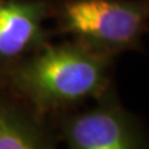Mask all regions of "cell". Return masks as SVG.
Instances as JSON below:
<instances>
[{"instance_id": "6da1fadb", "label": "cell", "mask_w": 149, "mask_h": 149, "mask_svg": "<svg viewBox=\"0 0 149 149\" xmlns=\"http://www.w3.org/2000/svg\"><path fill=\"white\" fill-rule=\"evenodd\" d=\"M112 60L78 41L46 46L16 67L13 81L36 109L54 111L108 92Z\"/></svg>"}, {"instance_id": "7a4b0ae2", "label": "cell", "mask_w": 149, "mask_h": 149, "mask_svg": "<svg viewBox=\"0 0 149 149\" xmlns=\"http://www.w3.org/2000/svg\"><path fill=\"white\" fill-rule=\"evenodd\" d=\"M58 22L78 42L114 56L141 47L149 31V0H66Z\"/></svg>"}, {"instance_id": "3957f363", "label": "cell", "mask_w": 149, "mask_h": 149, "mask_svg": "<svg viewBox=\"0 0 149 149\" xmlns=\"http://www.w3.org/2000/svg\"><path fill=\"white\" fill-rule=\"evenodd\" d=\"M92 109L70 118L67 149H149L143 129L108 91Z\"/></svg>"}, {"instance_id": "277c9868", "label": "cell", "mask_w": 149, "mask_h": 149, "mask_svg": "<svg viewBox=\"0 0 149 149\" xmlns=\"http://www.w3.org/2000/svg\"><path fill=\"white\" fill-rule=\"evenodd\" d=\"M47 4L39 0H0V58H16L44 40Z\"/></svg>"}, {"instance_id": "5b68a950", "label": "cell", "mask_w": 149, "mask_h": 149, "mask_svg": "<svg viewBox=\"0 0 149 149\" xmlns=\"http://www.w3.org/2000/svg\"><path fill=\"white\" fill-rule=\"evenodd\" d=\"M0 149H52L41 129L13 107L0 106Z\"/></svg>"}]
</instances>
